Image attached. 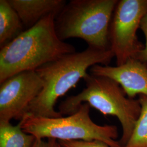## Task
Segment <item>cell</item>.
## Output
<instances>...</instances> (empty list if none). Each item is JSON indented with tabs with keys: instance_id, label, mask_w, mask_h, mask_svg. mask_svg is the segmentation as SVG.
Returning <instances> with one entry per match:
<instances>
[{
	"instance_id": "cell-1",
	"label": "cell",
	"mask_w": 147,
	"mask_h": 147,
	"mask_svg": "<svg viewBox=\"0 0 147 147\" xmlns=\"http://www.w3.org/2000/svg\"><path fill=\"white\" fill-rule=\"evenodd\" d=\"M56 18L54 14L47 16L1 48V84L17 74L36 70L66 54L76 52L73 45L58 37Z\"/></svg>"
},
{
	"instance_id": "cell-2",
	"label": "cell",
	"mask_w": 147,
	"mask_h": 147,
	"mask_svg": "<svg viewBox=\"0 0 147 147\" xmlns=\"http://www.w3.org/2000/svg\"><path fill=\"white\" fill-rule=\"evenodd\" d=\"M114 57L111 49L88 47L82 52L66 54L37 69L44 86L28 106L26 113L47 118L62 117L55 109L58 98L84 79L89 68L96 64L108 65Z\"/></svg>"
},
{
	"instance_id": "cell-3",
	"label": "cell",
	"mask_w": 147,
	"mask_h": 147,
	"mask_svg": "<svg viewBox=\"0 0 147 147\" xmlns=\"http://www.w3.org/2000/svg\"><path fill=\"white\" fill-rule=\"evenodd\" d=\"M84 80L86 87L78 94L62 101L58 111L62 116H69L76 112L82 104L87 103L105 116L116 117L122 127L119 142L125 147L141 113L139 100L126 97L120 85L111 79L88 73Z\"/></svg>"
},
{
	"instance_id": "cell-4",
	"label": "cell",
	"mask_w": 147,
	"mask_h": 147,
	"mask_svg": "<svg viewBox=\"0 0 147 147\" xmlns=\"http://www.w3.org/2000/svg\"><path fill=\"white\" fill-rule=\"evenodd\" d=\"M118 0H71L56 16L59 38L84 40L88 47L110 49L109 32Z\"/></svg>"
},
{
	"instance_id": "cell-5",
	"label": "cell",
	"mask_w": 147,
	"mask_h": 147,
	"mask_svg": "<svg viewBox=\"0 0 147 147\" xmlns=\"http://www.w3.org/2000/svg\"><path fill=\"white\" fill-rule=\"evenodd\" d=\"M90 106L84 103L73 114L47 118L26 113L19 122L24 131L37 139L57 141H100L110 147H122L117 140V127L96 124L90 116Z\"/></svg>"
},
{
	"instance_id": "cell-6",
	"label": "cell",
	"mask_w": 147,
	"mask_h": 147,
	"mask_svg": "<svg viewBox=\"0 0 147 147\" xmlns=\"http://www.w3.org/2000/svg\"><path fill=\"white\" fill-rule=\"evenodd\" d=\"M147 14V0L118 1L111 21L109 39L117 65L138 59L144 46L137 36L143 18Z\"/></svg>"
},
{
	"instance_id": "cell-7",
	"label": "cell",
	"mask_w": 147,
	"mask_h": 147,
	"mask_svg": "<svg viewBox=\"0 0 147 147\" xmlns=\"http://www.w3.org/2000/svg\"><path fill=\"white\" fill-rule=\"evenodd\" d=\"M44 83L36 70L22 71L1 84L0 121L21 120Z\"/></svg>"
},
{
	"instance_id": "cell-8",
	"label": "cell",
	"mask_w": 147,
	"mask_h": 147,
	"mask_svg": "<svg viewBox=\"0 0 147 147\" xmlns=\"http://www.w3.org/2000/svg\"><path fill=\"white\" fill-rule=\"evenodd\" d=\"M89 71L92 75L115 81L130 98L134 99L137 95L147 96V64L138 59L116 67L96 64Z\"/></svg>"
},
{
	"instance_id": "cell-9",
	"label": "cell",
	"mask_w": 147,
	"mask_h": 147,
	"mask_svg": "<svg viewBox=\"0 0 147 147\" xmlns=\"http://www.w3.org/2000/svg\"><path fill=\"white\" fill-rule=\"evenodd\" d=\"M26 30L51 14L56 16L66 5L64 0H8Z\"/></svg>"
},
{
	"instance_id": "cell-10",
	"label": "cell",
	"mask_w": 147,
	"mask_h": 147,
	"mask_svg": "<svg viewBox=\"0 0 147 147\" xmlns=\"http://www.w3.org/2000/svg\"><path fill=\"white\" fill-rule=\"evenodd\" d=\"M21 19L8 0L0 1V46L3 47L24 31Z\"/></svg>"
},
{
	"instance_id": "cell-11",
	"label": "cell",
	"mask_w": 147,
	"mask_h": 147,
	"mask_svg": "<svg viewBox=\"0 0 147 147\" xmlns=\"http://www.w3.org/2000/svg\"><path fill=\"white\" fill-rule=\"evenodd\" d=\"M36 138L22 130L19 123L0 121V147H32Z\"/></svg>"
},
{
	"instance_id": "cell-12",
	"label": "cell",
	"mask_w": 147,
	"mask_h": 147,
	"mask_svg": "<svg viewBox=\"0 0 147 147\" xmlns=\"http://www.w3.org/2000/svg\"><path fill=\"white\" fill-rule=\"evenodd\" d=\"M141 111L131 135L124 147H147V96L141 95Z\"/></svg>"
},
{
	"instance_id": "cell-13",
	"label": "cell",
	"mask_w": 147,
	"mask_h": 147,
	"mask_svg": "<svg viewBox=\"0 0 147 147\" xmlns=\"http://www.w3.org/2000/svg\"><path fill=\"white\" fill-rule=\"evenodd\" d=\"M62 147H110L100 141H58Z\"/></svg>"
},
{
	"instance_id": "cell-14",
	"label": "cell",
	"mask_w": 147,
	"mask_h": 147,
	"mask_svg": "<svg viewBox=\"0 0 147 147\" xmlns=\"http://www.w3.org/2000/svg\"><path fill=\"white\" fill-rule=\"evenodd\" d=\"M140 29L142 30L145 36L146 42L143 50L139 54L138 59L140 60L143 63L147 64V14L142 19Z\"/></svg>"
},
{
	"instance_id": "cell-15",
	"label": "cell",
	"mask_w": 147,
	"mask_h": 147,
	"mask_svg": "<svg viewBox=\"0 0 147 147\" xmlns=\"http://www.w3.org/2000/svg\"><path fill=\"white\" fill-rule=\"evenodd\" d=\"M57 140L53 138L36 139L32 147H55Z\"/></svg>"
},
{
	"instance_id": "cell-16",
	"label": "cell",
	"mask_w": 147,
	"mask_h": 147,
	"mask_svg": "<svg viewBox=\"0 0 147 147\" xmlns=\"http://www.w3.org/2000/svg\"><path fill=\"white\" fill-rule=\"evenodd\" d=\"M55 147H62V146H61V144L59 143V142H58V141L56 142V144H55Z\"/></svg>"
}]
</instances>
